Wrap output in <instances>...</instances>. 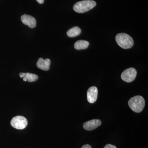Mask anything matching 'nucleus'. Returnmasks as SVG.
<instances>
[{
    "instance_id": "f257e3e1",
    "label": "nucleus",
    "mask_w": 148,
    "mask_h": 148,
    "mask_svg": "<svg viewBox=\"0 0 148 148\" xmlns=\"http://www.w3.org/2000/svg\"><path fill=\"white\" fill-rule=\"evenodd\" d=\"M96 5V3L95 1L84 0L76 3L74 5L73 10L77 13H84L94 8Z\"/></svg>"
},
{
    "instance_id": "dca6fc26",
    "label": "nucleus",
    "mask_w": 148,
    "mask_h": 148,
    "mask_svg": "<svg viewBox=\"0 0 148 148\" xmlns=\"http://www.w3.org/2000/svg\"><path fill=\"white\" fill-rule=\"evenodd\" d=\"M36 1L40 4H42L44 2V0H36Z\"/></svg>"
},
{
    "instance_id": "6e6552de",
    "label": "nucleus",
    "mask_w": 148,
    "mask_h": 148,
    "mask_svg": "<svg viewBox=\"0 0 148 148\" xmlns=\"http://www.w3.org/2000/svg\"><path fill=\"white\" fill-rule=\"evenodd\" d=\"M22 23L29 26L30 28H34L36 26V21L34 17L31 15L24 14L21 16Z\"/></svg>"
},
{
    "instance_id": "f8f14e48",
    "label": "nucleus",
    "mask_w": 148,
    "mask_h": 148,
    "mask_svg": "<svg viewBox=\"0 0 148 148\" xmlns=\"http://www.w3.org/2000/svg\"><path fill=\"white\" fill-rule=\"evenodd\" d=\"M24 81H28L29 82H34L38 79V77L36 74L26 73L25 76L23 78Z\"/></svg>"
},
{
    "instance_id": "0eeeda50",
    "label": "nucleus",
    "mask_w": 148,
    "mask_h": 148,
    "mask_svg": "<svg viewBox=\"0 0 148 148\" xmlns=\"http://www.w3.org/2000/svg\"><path fill=\"white\" fill-rule=\"evenodd\" d=\"M102 122L99 119H92L85 122L83 124V127L85 130L88 131L93 130L100 126Z\"/></svg>"
},
{
    "instance_id": "1a4fd4ad",
    "label": "nucleus",
    "mask_w": 148,
    "mask_h": 148,
    "mask_svg": "<svg viewBox=\"0 0 148 148\" xmlns=\"http://www.w3.org/2000/svg\"><path fill=\"white\" fill-rule=\"evenodd\" d=\"M51 61L49 58H46L45 60L43 58H39L37 61L36 66L38 69L43 71H47L50 69Z\"/></svg>"
},
{
    "instance_id": "423d86ee",
    "label": "nucleus",
    "mask_w": 148,
    "mask_h": 148,
    "mask_svg": "<svg viewBox=\"0 0 148 148\" xmlns=\"http://www.w3.org/2000/svg\"><path fill=\"white\" fill-rule=\"evenodd\" d=\"M98 90L96 86H91L88 88L87 92V100L89 103H95L98 98Z\"/></svg>"
},
{
    "instance_id": "4468645a",
    "label": "nucleus",
    "mask_w": 148,
    "mask_h": 148,
    "mask_svg": "<svg viewBox=\"0 0 148 148\" xmlns=\"http://www.w3.org/2000/svg\"><path fill=\"white\" fill-rule=\"evenodd\" d=\"M81 148H92L91 146L89 145H84Z\"/></svg>"
},
{
    "instance_id": "20e7f679",
    "label": "nucleus",
    "mask_w": 148,
    "mask_h": 148,
    "mask_svg": "<svg viewBox=\"0 0 148 148\" xmlns=\"http://www.w3.org/2000/svg\"><path fill=\"white\" fill-rule=\"evenodd\" d=\"M10 124L12 127L16 129H24L28 125V121L24 116H17L12 119Z\"/></svg>"
},
{
    "instance_id": "ddd939ff",
    "label": "nucleus",
    "mask_w": 148,
    "mask_h": 148,
    "mask_svg": "<svg viewBox=\"0 0 148 148\" xmlns=\"http://www.w3.org/2000/svg\"><path fill=\"white\" fill-rule=\"evenodd\" d=\"M104 148H117L115 146L113 145H111V144H107L105 146Z\"/></svg>"
},
{
    "instance_id": "7ed1b4c3",
    "label": "nucleus",
    "mask_w": 148,
    "mask_h": 148,
    "mask_svg": "<svg viewBox=\"0 0 148 148\" xmlns=\"http://www.w3.org/2000/svg\"><path fill=\"white\" fill-rule=\"evenodd\" d=\"M117 43L120 47L124 49H128L132 47L134 41L131 37L125 33H120L116 36Z\"/></svg>"
},
{
    "instance_id": "2eb2a0df",
    "label": "nucleus",
    "mask_w": 148,
    "mask_h": 148,
    "mask_svg": "<svg viewBox=\"0 0 148 148\" xmlns=\"http://www.w3.org/2000/svg\"><path fill=\"white\" fill-rule=\"evenodd\" d=\"M26 75V73H19V77L21 78L24 77Z\"/></svg>"
},
{
    "instance_id": "39448f33",
    "label": "nucleus",
    "mask_w": 148,
    "mask_h": 148,
    "mask_svg": "<svg viewBox=\"0 0 148 148\" xmlns=\"http://www.w3.org/2000/svg\"><path fill=\"white\" fill-rule=\"evenodd\" d=\"M137 74L136 69L133 68H129L122 73L121 78L125 82H131L135 79Z\"/></svg>"
},
{
    "instance_id": "f03ea898",
    "label": "nucleus",
    "mask_w": 148,
    "mask_h": 148,
    "mask_svg": "<svg viewBox=\"0 0 148 148\" xmlns=\"http://www.w3.org/2000/svg\"><path fill=\"white\" fill-rule=\"evenodd\" d=\"M128 103L130 108L132 111L135 112L140 113L145 108V101L142 96L136 95L130 98Z\"/></svg>"
},
{
    "instance_id": "9d476101",
    "label": "nucleus",
    "mask_w": 148,
    "mask_h": 148,
    "mask_svg": "<svg viewBox=\"0 0 148 148\" xmlns=\"http://www.w3.org/2000/svg\"><path fill=\"white\" fill-rule=\"evenodd\" d=\"M89 43L87 41L79 40L77 41L74 44V47L77 50L86 49L89 46Z\"/></svg>"
},
{
    "instance_id": "9b49d317",
    "label": "nucleus",
    "mask_w": 148,
    "mask_h": 148,
    "mask_svg": "<svg viewBox=\"0 0 148 148\" xmlns=\"http://www.w3.org/2000/svg\"><path fill=\"white\" fill-rule=\"evenodd\" d=\"M81 33V30L80 28L78 27H75L69 29L67 32V34L68 36L73 38L79 36L80 34Z\"/></svg>"
}]
</instances>
